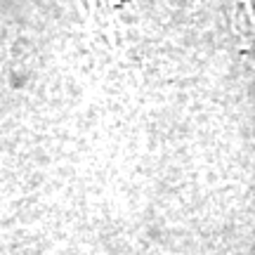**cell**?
Masks as SVG:
<instances>
[{
	"mask_svg": "<svg viewBox=\"0 0 255 255\" xmlns=\"http://www.w3.org/2000/svg\"><path fill=\"white\" fill-rule=\"evenodd\" d=\"M234 28H237L239 36V52L246 57L255 69V9H239L237 19H234Z\"/></svg>",
	"mask_w": 255,
	"mask_h": 255,
	"instance_id": "obj_1",
	"label": "cell"
}]
</instances>
